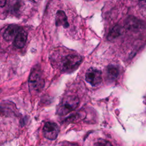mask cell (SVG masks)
<instances>
[{"mask_svg":"<svg viewBox=\"0 0 146 146\" xmlns=\"http://www.w3.org/2000/svg\"><path fill=\"white\" fill-rule=\"evenodd\" d=\"M79 104V98L75 95H69L64 98L57 107L59 115H66L75 110Z\"/></svg>","mask_w":146,"mask_h":146,"instance_id":"cell-1","label":"cell"},{"mask_svg":"<svg viewBox=\"0 0 146 146\" xmlns=\"http://www.w3.org/2000/svg\"><path fill=\"white\" fill-rule=\"evenodd\" d=\"M82 62V58L76 54L68 55L63 59L61 69L63 71L70 72L76 70Z\"/></svg>","mask_w":146,"mask_h":146,"instance_id":"cell-2","label":"cell"},{"mask_svg":"<svg viewBox=\"0 0 146 146\" xmlns=\"http://www.w3.org/2000/svg\"><path fill=\"white\" fill-rule=\"evenodd\" d=\"M44 84V82L42 78L41 71L38 68L33 69L29 79V84L30 90L39 92L43 87Z\"/></svg>","mask_w":146,"mask_h":146,"instance_id":"cell-3","label":"cell"},{"mask_svg":"<svg viewBox=\"0 0 146 146\" xmlns=\"http://www.w3.org/2000/svg\"><path fill=\"white\" fill-rule=\"evenodd\" d=\"M59 132V126L54 122H47L43 128L44 136L50 140H55Z\"/></svg>","mask_w":146,"mask_h":146,"instance_id":"cell-4","label":"cell"},{"mask_svg":"<svg viewBox=\"0 0 146 146\" xmlns=\"http://www.w3.org/2000/svg\"><path fill=\"white\" fill-rule=\"evenodd\" d=\"M86 80L91 85L96 86L102 81V72L98 69L91 68L86 74Z\"/></svg>","mask_w":146,"mask_h":146,"instance_id":"cell-5","label":"cell"},{"mask_svg":"<svg viewBox=\"0 0 146 146\" xmlns=\"http://www.w3.org/2000/svg\"><path fill=\"white\" fill-rule=\"evenodd\" d=\"M21 29L17 25H11L8 26L3 33V38L6 40L10 41L15 37Z\"/></svg>","mask_w":146,"mask_h":146,"instance_id":"cell-6","label":"cell"},{"mask_svg":"<svg viewBox=\"0 0 146 146\" xmlns=\"http://www.w3.org/2000/svg\"><path fill=\"white\" fill-rule=\"evenodd\" d=\"M27 38V33L22 30L21 29L19 31L18 33L15 37L14 38V46L18 48H22L26 44Z\"/></svg>","mask_w":146,"mask_h":146,"instance_id":"cell-7","label":"cell"},{"mask_svg":"<svg viewBox=\"0 0 146 146\" xmlns=\"http://www.w3.org/2000/svg\"><path fill=\"white\" fill-rule=\"evenodd\" d=\"M126 27L131 30H139L144 27L143 22L137 19L136 18L130 17L127 18L125 22Z\"/></svg>","mask_w":146,"mask_h":146,"instance_id":"cell-8","label":"cell"},{"mask_svg":"<svg viewBox=\"0 0 146 146\" xmlns=\"http://www.w3.org/2000/svg\"><path fill=\"white\" fill-rule=\"evenodd\" d=\"M55 23L57 26H63L64 28L68 27L69 24L65 13L62 10L57 11L55 17Z\"/></svg>","mask_w":146,"mask_h":146,"instance_id":"cell-9","label":"cell"},{"mask_svg":"<svg viewBox=\"0 0 146 146\" xmlns=\"http://www.w3.org/2000/svg\"><path fill=\"white\" fill-rule=\"evenodd\" d=\"M119 74V68L113 65L107 66L106 69V76L110 80H115L117 79Z\"/></svg>","mask_w":146,"mask_h":146,"instance_id":"cell-10","label":"cell"},{"mask_svg":"<svg viewBox=\"0 0 146 146\" xmlns=\"http://www.w3.org/2000/svg\"><path fill=\"white\" fill-rule=\"evenodd\" d=\"M22 6L20 0H10L9 3V11L13 14H17Z\"/></svg>","mask_w":146,"mask_h":146,"instance_id":"cell-11","label":"cell"},{"mask_svg":"<svg viewBox=\"0 0 146 146\" xmlns=\"http://www.w3.org/2000/svg\"><path fill=\"white\" fill-rule=\"evenodd\" d=\"M122 29L119 25L115 26L110 31L107 35V39L110 41H112L118 38L121 34Z\"/></svg>","mask_w":146,"mask_h":146,"instance_id":"cell-12","label":"cell"},{"mask_svg":"<svg viewBox=\"0 0 146 146\" xmlns=\"http://www.w3.org/2000/svg\"><path fill=\"white\" fill-rule=\"evenodd\" d=\"M94 146H112L111 143L104 139H100L95 143Z\"/></svg>","mask_w":146,"mask_h":146,"instance_id":"cell-13","label":"cell"},{"mask_svg":"<svg viewBox=\"0 0 146 146\" xmlns=\"http://www.w3.org/2000/svg\"><path fill=\"white\" fill-rule=\"evenodd\" d=\"M139 6L143 9H146V0H139Z\"/></svg>","mask_w":146,"mask_h":146,"instance_id":"cell-14","label":"cell"},{"mask_svg":"<svg viewBox=\"0 0 146 146\" xmlns=\"http://www.w3.org/2000/svg\"><path fill=\"white\" fill-rule=\"evenodd\" d=\"M7 0H0V7H3L6 3Z\"/></svg>","mask_w":146,"mask_h":146,"instance_id":"cell-15","label":"cell"},{"mask_svg":"<svg viewBox=\"0 0 146 146\" xmlns=\"http://www.w3.org/2000/svg\"><path fill=\"white\" fill-rule=\"evenodd\" d=\"M87 1H92V0H87Z\"/></svg>","mask_w":146,"mask_h":146,"instance_id":"cell-16","label":"cell"}]
</instances>
